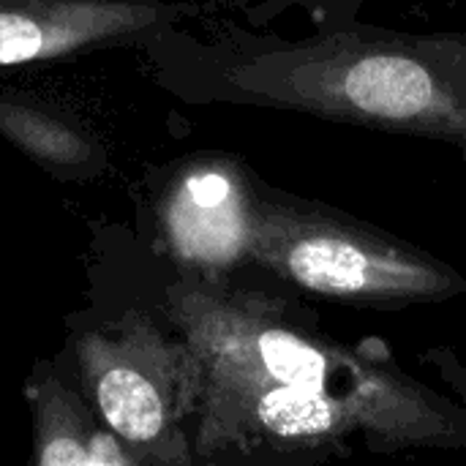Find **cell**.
I'll list each match as a JSON object with an SVG mask.
<instances>
[{
	"instance_id": "obj_1",
	"label": "cell",
	"mask_w": 466,
	"mask_h": 466,
	"mask_svg": "<svg viewBox=\"0 0 466 466\" xmlns=\"http://www.w3.org/2000/svg\"><path fill=\"white\" fill-rule=\"evenodd\" d=\"M167 317L199 366L194 453L257 445L371 453L466 451V410L401 371L317 330L309 311L218 279L167 289Z\"/></svg>"
},
{
	"instance_id": "obj_2",
	"label": "cell",
	"mask_w": 466,
	"mask_h": 466,
	"mask_svg": "<svg viewBox=\"0 0 466 466\" xmlns=\"http://www.w3.org/2000/svg\"><path fill=\"white\" fill-rule=\"evenodd\" d=\"M257 101L466 147V38L330 33L243 66Z\"/></svg>"
},
{
	"instance_id": "obj_3",
	"label": "cell",
	"mask_w": 466,
	"mask_h": 466,
	"mask_svg": "<svg viewBox=\"0 0 466 466\" xmlns=\"http://www.w3.org/2000/svg\"><path fill=\"white\" fill-rule=\"evenodd\" d=\"M251 262L328 300L407 309L464 295L466 281L431 254L319 205L257 194Z\"/></svg>"
},
{
	"instance_id": "obj_4",
	"label": "cell",
	"mask_w": 466,
	"mask_h": 466,
	"mask_svg": "<svg viewBox=\"0 0 466 466\" xmlns=\"http://www.w3.org/2000/svg\"><path fill=\"white\" fill-rule=\"evenodd\" d=\"M82 385L134 466H188L183 423L199 410V366L180 336L142 311L76 339Z\"/></svg>"
},
{
	"instance_id": "obj_5",
	"label": "cell",
	"mask_w": 466,
	"mask_h": 466,
	"mask_svg": "<svg viewBox=\"0 0 466 466\" xmlns=\"http://www.w3.org/2000/svg\"><path fill=\"white\" fill-rule=\"evenodd\" d=\"M254 205V188L229 164H202L186 172L164 202L172 254L205 279H218L251 259Z\"/></svg>"
},
{
	"instance_id": "obj_6",
	"label": "cell",
	"mask_w": 466,
	"mask_h": 466,
	"mask_svg": "<svg viewBox=\"0 0 466 466\" xmlns=\"http://www.w3.org/2000/svg\"><path fill=\"white\" fill-rule=\"evenodd\" d=\"M25 396L33 412V466H93L85 404L49 363H35Z\"/></svg>"
},
{
	"instance_id": "obj_7",
	"label": "cell",
	"mask_w": 466,
	"mask_h": 466,
	"mask_svg": "<svg viewBox=\"0 0 466 466\" xmlns=\"http://www.w3.org/2000/svg\"><path fill=\"white\" fill-rule=\"evenodd\" d=\"M109 22L112 14L106 8H76L74 14L49 16L0 11V66L25 63L76 44L85 35H98L109 27Z\"/></svg>"
},
{
	"instance_id": "obj_8",
	"label": "cell",
	"mask_w": 466,
	"mask_h": 466,
	"mask_svg": "<svg viewBox=\"0 0 466 466\" xmlns=\"http://www.w3.org/2000/svg\"><path fill=\"white\" fill-rule=\"evenodd\" d=\"M423 363L459 396L466 401V358L459 355L453 347H440L423 355Z\"/></svg>"
},
{
	"instance_id": "obj_9",
	"label": "cell",
	"mask_w": 466,
	"mask_h": 466,
	"mask_svg": "<svg viewBox=\"0 0 466 466\" xmlns=\"http://www.w3.org/2000/svg\"><path fill=\"white\" fill-rule=\"evenodd\" d=\"M126 451L117 445L115 437L109 440H101V442H90V459H93V466H131L134 461L126 464Z\"/></svg>"
}]
</instances>
